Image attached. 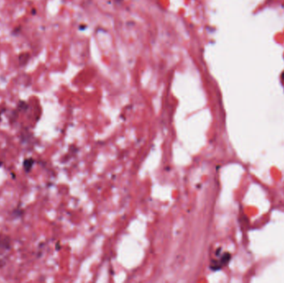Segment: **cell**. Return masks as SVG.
Segmentation results:
<instances>
[{"label":"cell","instance_id":"1","mask_svg":"<svg viewBox=\"0 0 284 283\" xmlns=\"http://www.w3.org/2000/svg\"><path fill=\"white\" fill-rule=\"evenodd\" d=\"M28 59H29V54L28 53H21L18 56V62H19L21 66L25 65L28 62Z\"/></svg>","mask_w":284,"mask_h":283},{"label":"cell","instance_id":"2","mask_svg":"<svg viewBox=\"0 0 284 283\" xmlns=\"http://www.w3.org/2000/svg\"><path fill=\"white\" fill-rule=\"evenodd\" d=\"M33 165H34V160L31 159V158L26 159V160L23 161V167H24V169H26V171H28V172H29V171L31 170V169L33 167Z\"/></svg>","mask_w":284,"mask_h":283},{"label":"cell","instance_id":"3","mask_svg":"<svg viewBox=\"0 0 284 283\" xmlns=\"http://www.w3.org/2000/svg\"><path fill=\"white\" fill-rule=\"evenodd\" d=\"M282 77H283V79H284V72H283V74H282Z\"/></svg>","mask_w":284,"mask_h":283}]
</instances>
